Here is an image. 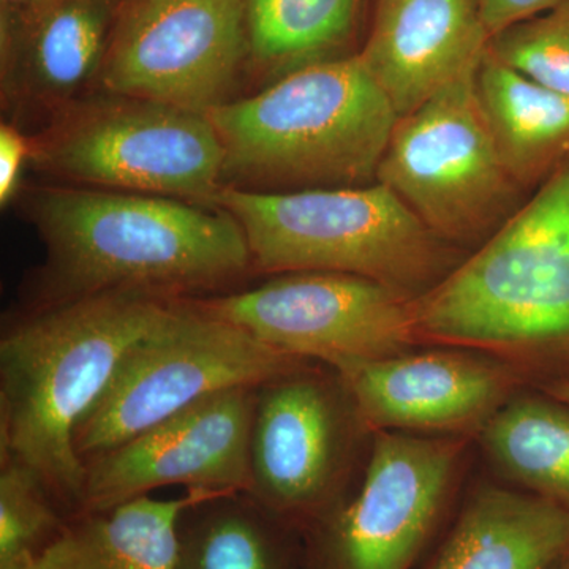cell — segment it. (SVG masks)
I'll use <instances>...</instances> for the list:
<instances>
[{"instance_id":"6da1fadb","label":"cell","mask_w":569,"mask_h":569,"mask_svg":"<svg viewBox=\"0 0 569 569\" xmlns=\"http://www.w3.org/2000/svg\"><path fill=\"white\" fill-rule=\"evenodd\" d=\"M176 296L112 291L37 307L0 339V462L20 463L77 516L86 467L82 419L122 359L170 316Z\"/></svg>"},{"instance_id":"7a4b0ae2","label":"cell","mask_w":569,"mask_h":569,"mask_svg":"<svg viewBox=\"0 0 569 569\" xmlns=\"http://www.w3.org/2000/svg\"><path fill=\"white\" fill-rule=\"evenodd\" d=\"M29 213L47 247L32 309L112 291L189 298L253 269L241 227L217 206L44 187L32 194Z\"/></svg>"},{"instance_id":"3957f363","label":"cell","mask_w":569,"mask_h":569,"mask_svg":"<svg viewBox=\"0 0 569 569\" xmlns=\"http://www.w3.org/2000/svg\"><path fill=\"white\" fill-rule=\"evenodd\" d=\"M419 342L518 359L539 383L569 381V156L529 200L415 299Z\"/></svg>"},{"instance_id":"277c9868","label":"cell","mask_w":569,"mask_h":569,"mask_svg":"<svg viewBox=\"0 0 569 569\" xmlns=\"http://www.w3.org/2000/svg\"><path fill=\"white\" fill-rule=\"evenodd\" d=\"M206 116L222 142L223 186L272 192L377 182L397 121L358 52L284 74Z\"/></svg>"},{"instance_id":"5b68a950","label":"cell","mask_w":569,"mask_h":569,"mask_svg":"<svg viewBox=\"0 0 569 569\" xmlns=\"http://www.w3.org/2000/svg\"><path fill=\"white\" fill-rule=\"evenodd\" d=\"M209 204L238 222L264 274L343 272L419 298L463 260L380 182L288 192L223 186Z\"/></svg>"},{"instance_id":"8992f818","label":"cell","mask_w":569,"mask_h":569,"mask_svg":"<svg viewBox=\"0 0 569 569\" xmlns=\"http://www.w3.org/2000/svg\"><path fill=\"white\" fill-rule=\"evenodd\" d=\"M305 365L178 299L170 316L126 355L82 419L74 436L78 458L84 463L103 455L204 397L258 388Z\"/></svg>"},{"instance_id":"52a82bcc","label":"cell","mask_w":569,"mask_h":569,"mask_svg":"<svg viewBox=\"0 0 569 569\" xmlns=\"http://www.w3.org/2000/svg\"><path fill=\"white\" fill-rule=\"evenodd\" d=\"M477 70L397 118L377 173V182L459 250L488 241L526 192L501 162L479 104Z\"/></svg>"},{"instance_id":"ba28073f","label":"cell","mask_w":569,"mask_h":569,"mask_svg":"<svg viewBox=\"0 0 569 569\" xmlns=\"http://www.w3.org/2000/svg\"><path fill=\"white\" fill-rule=\"evenodd\" d=\"M112 97L67 112L33 146L37 167L103 190L211 201L224 153L208 116Z\"/></svg>"},{"instance_id":"9c48e42d","label":"cell","mask_w":569,"mask_h":569,"mask_svg":"<svg viewBox=\"0 0 569 569\" xmlns=\"http://www.w3.org/2000/svg\"><path fill=\"white\" fill-rule=\"evenodd\" d=\"M187 299L266 346L332 369L406 353L419 343L417 298L361 276L284 272L249 290Z\"/></svg>"},{"instance_id":"30bf717a","label":"cell","mask_w":569,"mask_h":569,"mask_svg":"<svg viewBox=\"0 0 569 569\" xmlns=\"http://www.w3.org/2000/svg\"><path fill=\"white\" fill-rule=\"evenodd\" d=\"M247 52L246 0H137L112 32L100 84L208 114L230 100Z\"/></svg>"},{"instance_id":"8fae6325","label":"cell","mask_w":569,"mask_h":569,"mask_svg":"<svg viewBox=\"0 0 569 569\" xmlns=\"http://www.w3.org/2000/svg\"><path fill=\"white\" fill-rule=\"evenodd\" d=\"M353 425L362 422L339 373L329 381L305 365L266 381L257 388L247 493L284 523L326 518Z\"/></svg>"},{"instance_id":"7c38bea8","label":"cell","mask_w":569,"mask_h":569,"mask_svg":"<svg viewBox=\"0 0 569 569\" xmlns=\"http://www.w3.org/2000/svg\"><path fill=\"white\" fill-rule=\"evenodd\" d=\"M459 441L381 430L361 489L321 519V569H410L436 527Z\"/></svg>"},{"instance_id":"4fadbf2b","label":"cell","mask_w":569,"mask_h":569,"mask_svg":"<svg viewBox=\"0 0 569 569\" xmlns=\"http://www.w3.org/2000/svg\"><path fill=\"white\" fill-rule=\"evenodd\" d=\"M254 402L257 388L217 392L86 460L78 515L107 511L168 486L249 492Z\"/></svg>"},{"instance_id":"5bb4252c","label":"cell","mask_w":569,"mask_h":569,"mask_svg":"<svg viewBox=\"0 0 569 569\" xmlns=\"http://www.w3.org/2000/svg\"><path fill=\"white\" fill-rule=\"evenodd\" d=\"M335 370L362 426L376 432H481L522 381L512 366L463 348L406 351Z\"/></svg>"},{"instance_id":"9a60e30c","label":"cell","mask_w":569,"mask_h":569,"mask_svg":"<svg viewBox=\"0 0 569 569\" xmlns=\"http://www.w3.org/2000/svg\"><path fill=\"white\" fill-rule=\"evenodd\" d=\"M489 41L479 0H376L358 56L402 118L477 70Z\"/></svg>"},{"instance_id":"2e32d148","label":"cell","mask_w":569,"mask_h":569,"mask_svg":"<svg viewBox=\"0 0 569 569\" xmlns=\"http://www.w3.org/2000/svg\"><path fill=\"white\" fill-rule=\"evenodd\" d=\"M116 0H50L22 14H2V86L7 97L69 102L100 74L112 37Z\"/></svg>"},{"instance_id":"e0dca14e","label":"cell","mask_w":569,"mask_h":569,"mask_svg":"<svg viewBox=\"0 0 569 569\" xmlns=\"http://www.w3.org/2000/svg\"><path fill=\"white\" fill-rule=\"evenodd\" d=\"M569 553V511L535 496L479 490L427 569H552Z\"/></svg>"},{"instance_id":"ac0fdd59","label":"cell","mask_w":569,"mask_h":569,"mask_svg":"<svg viewBox=\"0 0 569 569\" xmlns=\"http://www.w3.org/2000/svg\"><path fill=\"white\" fill-rule=\"evenodd\" d=\"M211 490L176 498H133L107 511L71 516L28 569H174L179 520Z\"/></svg>"},{"instance_id":"d6986e66","label":"cell","mask_w":569,"mask_h":569,"mask_svg":"<svg viewBox=\"0 0 569 569\" xmlns=\"http://www.w3.org/2000/svg\"><path fill=\"white\" fill-rule=\"evenodd\" d=\"M482 114L501 162L522 190H537L569 156V97L486 51L477 70Z\"/></svg>"},{"instance_id":"ffe728a7","label":"cell","mask_w":569,"mask_h":569,"mask_svg":"<svg viewBox=\"0 0 569 569\" xmlns=\"http://www.w3.org/2000/svg\"><path fill=\"white\" fill-rule=\"evenodd\" d=\"M479 436L507 477L569 511L568 403L541 389L511 397Z\"/></svg>"},{"instance_id":"44dd1931","label":"cell","mask_w":569,"mask_h":569,"mask_svg":"<svg viewBox=\"0 0 569 569\" xmlns=\"http://www.w3.org/2000/svg\"><path fill=\"white\" fill-rule=\"evenodd\" d=\"M283 523L247 492L201 498L179 520L174 569H293Z\"/></svg>"},{"instance_id":"7402d4cb","label":"cell","mask_w":569,"mask_h":569,"mask_svg":"<svg viewBox=\"0 0 569 569\" xmlns=\"http://www.w3.org/2000/svg\"><path fill=\"white\" fill-rule=\"evenodd\" d=\"M362 0H246L249 54L272 78L346 58ZM355 54V52H353Z\"/></svg>"},{"instance_id":"603a6c76","label":"cell","mask_w":569,"mask_h":569,"mask_svg":"<svg viewBox=\"0 0 569 569\" xmlns=\"http://www.w3.org/2000/svg\"><path fill=\"white\" fill-rule=\"evenodd\" d=\"M63 515L69 516L32 471L0 462V563L37 556L66 527Z\"/></svg>"},{"instance_id":"cb8c5ba5","label":"cell","mask_w":569,"mask_h":569,"mask_svg":"<svg viewBox=\"0 0 569 569\" xmlns=\"http://www.w3.org/2000/svg\"><path fill=\"white\" fill-rule=\"evenodd\" d=\"M489 51L511 69L569 97V0L496 33Z\"/></svg>"},{"instance_id":"d4e9b609","label":"cell","mask_w":569,"mask_h":569,"mask_svg":"<svg viewBox=\"0 0 569 569\" xmlns=\"http://www.w3.org/2000/svg\"><path fill=\"white\" fill-rule=\"evenodd\" d=\"M567 0H479L482 20L492 39L509 26L530 20Z\"/></svg>"},{"instance_id":"484cf974","label":"cell","mask_w":569,"mask_h":569,"mask_svg":"<svg viewBox=\"0 0 569 569\" xmlns=\"http://www.w3.org/2000/svg\"><path fill=\"white\" fill-rule=\"evenodd\" d=\"M32 153L28 138L14 127H0V203L6 206L17 192L21 168Z\"/></svg>"},{"instance_id":"4316f807","label":"cell","mask_w":569,"mask_h":569,"mask_svg":"<svg viewBox=\"0 0 569 569\" xmlns=\"http://www.w3.org/2000/svg\"><path fill=\"white\" fill-rule=\"evenodd\" d=\"M50 0H2V14L22 17L47 6Z\"/></svg>"},{"instance_id":"83f0119b","label":"cell","mask_w":569,"mask_h":569,"mask_svg":"<svg viewBox=\"0 0 569 569\" xmlns=\"http://www.w3.org/2000/svg\"><path fill=\"white\" fill-rule=\"evenodd\" d=\"M538 389L563 400L569 406V381H550V383L538 385Z\"/></svg>"},{"instance_id":"f1b7e54d","label":"cell","mask_w":569,"mask_h":569,"mask_svg":"<svg viewBox=\"0 0 569 569\" xmlns=\"http://www.w3.org/2000/svg\"><path fill=\"white\" fill-rule=\"evenodd\" d=\"M31 557L33 556H26L21 557V559L7 561V563H0V569H28Z\"/></svg>"},{"instance_id":"f546056e","label":"cell","mask_w":569,"mask_h":569,"mask_svg":"<svg viewBox=\"0 0 569 569\" xmlns=\"http://www.w3.org/2000/svg\"><path fill=\"white\" fill-rule=\"evenodd\" d=\"M567 559V557H565ZM552 569H565V560H561L559 565H556Z\"/></svg>"},{"instance_id":"4dcf8cb0","label":"cell","mask_w":569,"mask_h":569,"mask_svg":"<svg viewBox=\"0 0 569 569\" xmlns=\"http://www.w3.org/2000/svg\"><path fill=\"white\" fill-rule=\"evenodd\" d=\"M565 569H569V553L567 556V559H565Z\"/></svg>"}]
</instances>
